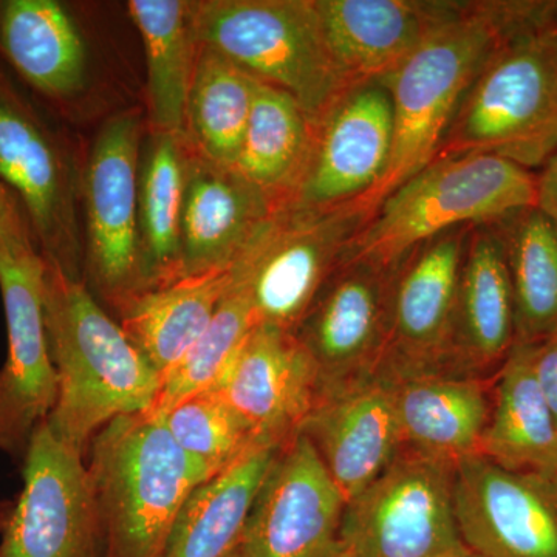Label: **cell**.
I'll return each mask as SVG.
<instances>
[{
	"label": "cell",
	"instance_id": "cell-1",
	"mask_svg": "<svg viewBox=\"0 0 557 557\" xmlns=\"http://www.w3.org/2000/svg\"><path fill=\"white\" fill-rule=\"evenodd\" d=\"M44 314L58 380L57 403L47 423L84 453L110 421L152 408L160 375L106 313L83 277L47 263Z\"/></svg>",
	"mask_w": 557,
	"mask_h": 557
},
{
	"label": "cell",
	"instance_id": "cell-2",
	"mask_svg": "<svg viewBox=\"0 0 557 557\" xmlns=\"http://www.w3.org/2000/svg\"><path fill=\"white\" fill-rule=\"evenodd\" d=\"M87 472L101 557H164L180 512L207 482L148 410L115 418L91 438Z\"/></svg>",
	"mask_w": 557,
	"mask_h": 557
},
{
	"label": "cell",
	"instance_id": "cell-3",
	"mask_svg": "<svg viewBox=\"0 0 557 557\" xmlns=\"http://www.w3.org/2000/svg\"><path fill=\"white\" fill-rule=\"evenodd\" d=\"M537 207V172L493 153L438 156L380 201L346 255L395 269L446 231L493 225Z\"/></svg>",
	"mask_w": 557,
	"mask_h": 557
},
{
	"label": "cell",
	"instance_id": "cell-4",
	"mask_svg": "<svg viewBox=\"0 0 557 557\" xmlns=\"http://www.w3.org/2000/svg\"><path fill=\"white\" fill-rule=\"evenodd\" d=\"M482 152L539 171L557 152V28L504 38L472 81L442 152Z\"/></svg>",
	"mask_w": 557,
	"mask_h": 557
},
{
	"label": "cell",
	"instance_id": "cell-5",
	"mask_svg": "<svg viewBox=\"0 0 557 557\" xmlns=\"http://www.w3.org/2000/svg\"><path fill=\"white\" fill-rule=\"evenodd\" d=\"M502 39L487 0L465 2L458 20L380 81L394 106V145L373 208L437 159L465 95Z\"/></svg>",
	"mask_w": 557,
	"mask_h": 557
},
{
	"label": "cell",
	"instance_id": "cell-6",
	"mask_svg": "<svg viewBox=\"0 0 557 557\" xmlns=\"http://www.w3.org/2000/svg\"><path fill=\"white\" fill-rule=\"evenodd\" d=\"M197 38L318 120L351 86L330 53L314 0H199Z\"/></svg>",
	"mask_w": 557,
	"mask_h": 557
},
{
	"label": "cell",
	"instance_id": "cell-7",
	"mask_svg": "<svg viewBox=\"0 0 557 557\" xmlns=\"http://www.w3.org/2000/svg\"><path fill=\"white\" fill-rule=\"evenodd\" d=\"M368 203L325 209H278L233 265L258 325L293 333L325 282L372 218Z\"/></svg>",
	"mask_w": 557,
	"mask_h": 557
},
{
	"label": "cell",
	"instance_id": "cell-8",
	"mask_svg": "<svg viewBox=\"0 0 557 557\" xmlns=\"http://www.w3.org/2000/svg\"><path fill=\"white\" fill-rule=\"evenodd\" d=\"M0 182L20 205L47 265L83 277L84 245L75 159L0 70Z\"/></svg>",
	"mask_w": 557,
	"mask_h": 557
},
{
	"label": "cell",
	"instance_id": "cell-9",
	"mask_svg": "<svg viewBox=\"0 0 557 557\" xmlns=\"http://www.w3.org/2000/svg\"><path fill=\"white\" fill-rule=\"evenodd\" d=\"M456 465L403 448L347 502L339 547L347 557H461L454 509Z\"/></svg>",
	"mask_w": 557,
	"mask_h": 557
},
{
	"label": "cell",
	"instance_id": "cell-10",
	"mask_svg": "<svg viewBox=\"0 0 557 557\" xmlns=\"http://www.w3.org/2000/svg\"><path fill=\"white\" fill-rule=\"evenodd\" d=\"M143 119L138 109L110 116L91 145L81 175L86 214L84 277L95 296L116 310L145 292L138 234V166Z\"/></svg>",
	"mask_w": 557,
	"mask_h": 557
},
{
	"label": "cell",
	"instance_id": "cell-11",
	"mask_svg": "<svg viewBox=\"0 0 557 557\" xmlns=\"http://www.w3.org/2000/svg\"><path fill=\"white\" fill-rule=\"evenodd\" d=\"M392 145L391 94L380 81L351 84L313 121L309 159L281 209L338 208L359 201L373 208Z\"/></svg>",
	"mask_w": 557,
	"mask_h": 557
},
{
	"label": "cell",
	"instance_id": "cell-12",
	"mask_svg": "<svg viewBox=\"0 0 557 557\" xmlns=\"http://www.w3.org/2000/svg\"><path fill=\"white\" fill-rule=\"evenodd\" d=\"M24 454V485L3 527L0 557H101L84 453L46 420Z\"/></svg>",
	"mask_w": 557,
	"mask_h": 557
},
{
	"label": "cell",
	"instance_id": "cell-13",
	"mask_svg": "<svg viewBox=\"0 0 557 557\" xmlns=\"http://www.w3.org/2000/svg\"><path fill=\"white\" fill-rule=\"evenodd\" d=\"M395 269L344 256L293 332L317 366L321 394L379 372L391 343Z\"/></svg>",
	"mask_w": 557,
	"mask_h": 557
},
{
	"label": "cell",
	"instance_id": "cell-14",
	"mask_svg": "<svg viewBox=\"0 0 557 557\" xmlns=\"http://www.w3.org/2000/svg\"><path fill=\"white\" fill-rule=\"evenodd\" d=\"M46 263L35 244L0 245L9 354L0 369V449L24 454L58 395L44 314Z\"/></svg>",
	"mask_w": 557,
	"mask_h": 557
},
{
	"label": "cell",
	"instance_id": "cell-15",
	"mask_svg": "<svg viewBox=\"0 0 557 557\" xmlns=\"http://www.w3.org/2000/svg\"><path fill=\"white\" fill-rule=\"evenodd\" d=\"M346 498L304 434L278 449L245 523L242 557H332Z\"/></svg>",
	"mask_w": 557,
	"mask_h": 557
},
{
	"label": "cell",
	"instance_id": "cell-16",
	"mask_svg": "<svg viewBox=\"0 0 557 557\" xmlns=\"http://www.w3.org/2000/svg\"><path fill=\"white\" fill-rule=\"evenodd\" d=\"M454 509L472 555L557 557V478L469 457L456 468Z\"/></svg>",
	"mask_w": 557,
	"mask_h": 557
},
{
	"label": "cell",
	"instance_id": "cell-17",
	"mask_svg": "<svg viewBox=\"0 0 557 557\" xmlns=\"http://www.w3.org/2000/svg\"><path fill=\"white\" fill-rule=\"evenodd\" d=\"M471 230L446 231L399 260L392 292L391 343L380 368L384 372L456 373L454 321Z\"/></svg>",
	"mask_w": 557,
	"mask_h": 557
},
{
	"label": "cell",
	"instance_id": "cell-18",
	"mask_svg": "<svg viewBox=\"0 0 557 557\" xmlns=\"http://www.w3.org/2000/svg\"><path fill=\"white\" fill-rule=\"evenodd\" d=\"M214 388L247 424L256 445L282 448L300 434L321 381L293 333L258 325Z\"/></svg>",
	"mask_w": 557,
	"mask_h": 557
},
{
	"label": "cell",
	"instance_id": "cell-19",
	"mask_svg": "<svg viewBox=\"0 0 557 557\" xmlns=\"http://www.w3.org/2000/svg\"><path fill=\"white\" fill-rule=\"evenodd\" d=\"M300 434L313 443L346 502L386 471L403 449L386 373L322 392Z\"/></svg>",
	"mask_w": 557,
	"mask_h": 557
},
{
	"label": "cell",
	"instance_id": "cell-20",
	"mask_svg": "<svg viewBox=\"0 0 557 557\" xmlns=\"http://www.w3.org/2000/svg\"><path fill=\"white\" fill-rule=\"evenodd\" d=\"M330 53L351 83L381 81L463 14L449 0H314Z\"/></svg>",
	"mask_w": 557,
	"mask_h": 557
},
{
	"label": "cell",
	"instance_id": "cell-21",
	"mask_svg": "<svg viewBox=\"0 0 557 557\" xmlns=\"http://www.w3.org/2000/svg\"><path fill=\"white\" fill-rule=\"evenodd\" d=\"M276 212V205L258 186L233 168L205 159L188 145L182 214L183 276L231 269Z\"/></svg>",
	"mask_w": 557,
	"mask_h": 557
},
{
	"label": "cell",
	"instance_id": "cell-22",
	"mask_svg": "<svg viewBox=\"0 0 557 557\" xmlns=\"http://www.w3.org/2000/svg\"><path fill=\"white\" fill-rule=\"evenodd\" d=\"M384 373L394 388L403 448L456 467L480 456L493 412L496 375Z\"/></svg>",
	"mask_w": 557,
	"mask_h": 557
},
{
	"label": "cell",
	"instance_id": "cell-23",
	"mask_svg": "<svg viewBox=\"0 0 557 557\" xmlns=\"http://www.w3.org/2000/svg\"><path fill=\"white\" fill-rule=\"evenodd\" d=\"M515 346V298L500 234L494 223L472 226L454 321V372L490 379Z\"/></svg>",
	"mask_w": 557,
	"mask_h": 557
},
{
	"label": "cell",
	"instance_id": "cell-24",
	"mask_svg": "<svg viewBox=\"0 0 557 557\" xmlns=\"http://www.w3.org/2000/svg\"><path fill=\"white\" fill-rule=\"evenodd\" d=\"M0 54L47 100L67 102L86 89L87 44L75 17L57 0H2Z\"/></svg>",
	"mask_w": 557,
	"mask_h": 557
},
{
	"label": "cell",
	"instance_id": "cell-25",
	"mask_svg": "<svg viewBox=\"0 0 557 557\" xmlns=\"http://www.w3.org/2000/svg\"><path fill=\"white\" fill-rule=\"evenodd\" d=\"M480 456L511 471L557 478V426L533 369V344H516L496 373Z\"/></svg>",
	"mask_w": 557,
	"mask_h": 557
},
{
	"label": "cell",
	"instance_id": "cell-26",
	"mask_svg": "<svg viewBox=\"0 0 557 557\" xmlns=\"http://www.w3.org/2000/svg\"><path fill=\"white\" fill-rule=\"evenodd\" d=\"M231 281L233 267L183 276L120 307V327L160 380L203 335Z\"/></svg>",
	"mask_w": 557,
	"mask_h": 557
},
{
	"label": "cell",
	"instance_id": "cell-27",
	"mask_svg": "<svg viewBox=\"0 0 557 557\" xmlns=\"http://www.w3.org/2000/svg\"><path fill=\"white\" fill-rule=\"evenodd\" d=\"M188 145L180 134L149 131L139 150L138 234L145 292L183 277L182 214Z\"/></svg>",
	"mask_w": 557,
	"mask_h": 557
},
{
	"label": "cell",
	"instance_id": "cell-28",
	"mask_svg": "<svg viewBox=\"0 0 557 557\" xmlns=\"http://www.w3.org/2000/svg\"><path fill=\"white\" fill-rule=\"evenodd\" d=\"M127 9L145 46L149 131L183 135L200 50L194 2L131 0Z\"/></svg>",
	"mask_w": 557,
	"mask_h": 557
},
{
	"label": "cell",
	"instance_id": "cell-29",
	"mask_svg": "<svg viewBox=\"0 0 557 557\" xmlns=\"http://www.w3.org/2000/svg\"><path fill=\"white\" fill-rule=\"evenodd\" d=\"M281 448L255 446L201 483L180 512L164 557H230Z\"/></svg>",
	"mask_w": 557,
	"mask_h": 557
},
{
	"label": "cell",
	"instance_id": "cell-30",
	"mask_svg": "<svg viewBox=\"0 0 557 557\" xmlns=\"http://www.w3.org/2000/svg\"><path fill=\"white\" fill-rule=\"evenodd\" d=\"M313 139V120L284 90L260 83L233 170L258 186L277 211L298 185Z\"/></svg>",
	"mask_w": 557,
	"mask_h": 557
},
{
	"label": "cell",
	"instance_id": "cell-31",
	"mask_svg": "<svg viewBox=\"0 0 557 557\" xmlns=\"http://www.w3.org/2000/svg\"><path fill=\"white\" fill-rule=\"evenodd\" d=\"M258 84L220 51L200 44L183 127L189 148L212 163L233 168Z\"/></svg>",
	"mask_w": 557,
	"mask_h": 557
},
{
	"label": "cell",
	"instance_id": "cell-32",
	"mask_svg": "<svg viewBox=\"0 0 557 557\" xmlns=\"http://www.w3.org/2000/svg\"><path fill=\"white\" fill-rule=\"evenodd\" d=\"M515 298L516 344L557 333V226L537 207L494 223Z\"/></svg>",
	"mask_w": 557,
	"mask_h": 557
},
{
	"label": "cell",
	"instance_id": "cell-33",
	"mask_svg": "<svg viewBox=\"0 0 557 557\" xmlns=\"http://www.w3.org/2000/svg\"><path fill=\"white\" fill-rule=\"evenodd\" d=\"M256 327L251 304L233 278L203 335L161 376L159 394L148 412L164 416L182 399L214 387Z\"/></svg>",
	"mask_w": 557,
	"mask_h": 557
},
{
	"label": "cell",
	"instance_id": "cell-34",
	"mask_svg": "<svg viewBox=\"0 0 557 557\" xmlns=\"http://www.w3.org/2000/svg\"><path fill=\"white\" fill-rule=\"evenodd\" d=\"M161 417L172 438L203 471L207 482L259 446L247 424L214 387L182 399Z\"/></svg>",
	"mask_w": 557,
	"mask_h": 557
},
{
	"label": "cell",
	"instance_id": "cell-35",
	"mask_svg": "<svg viewBox=\"0 0 557 557\" xmlns=\"http://www.w3.org/2000/svg\"><path fill=\"white\" fill-rule=\"evenodd\" d=\"M533 369L557 426V333L533 344Z\"/></svg>",
	"mask_w": 557,
	"mask_h": 557
},
{
	"label": "cell",
	"instance_id": "cell-36",
	"mask_svg": "<svg viewBox=\"0 0 557 557\" xmlns=\"http://www.w3.org/2000/svg\"><path fill=\"white\" fill-rule=\"evenodd\" d=\"M16 244H35V240L20 205L0 182V245Z\"/></svg>",
	"mask_w": 557,
	"mask_h": 557
},
{
	"label": "cell",
	"instance_id": "cell-37",
	"mask_svg": "<svg viewBox=\"0 0 557 557\" xmlns=\"http://www.w3.org/2000/svg\"><path fill=\"white\" fill-rule=\"evenodd\" d=\"M537 208L557 226V152L537 172Z\"/></svg>",
	"mask_w": 557,
	"mask_h": 557
},
{
	"label": "cell",
	"instance_id": "cell-38",
	"mask_svg": "<svg viewBox=\"0 0 557 557\" xmlns=\"http://www.w3.org/2000/svg\"><path fill=\"white\" fill-rule=\"evenodd\" d=\"M332 557H347L346 553H344V549L339 547H336L335 553H333Z\"/></svg>",
	"mask_w": 557,
	"mask_h": 557
},
{
	"label": "cell",
	"instance_id": "cell-39",
	"mask_svg": "<svg viewBox=\"0 0 557 557\" xmlns=\"http://www.w3.org/2000/svg\"><path fill=\"white\" fill-rule=\"evenodd\" d=\"M461 557H480V556H475V555H472V553L467 552V553H465V555H463V556H461Z\"/></svg>",
	"mask_w": 557,
	"mask_h": 557
},
{
	"label": "cell",
	"instance_id": "cell-40",
	"mask_svg": "<svg viewBox=\"0 0 557 557\" xmlns=\"http://www.w3.org/2000/svg\"><path fill=\"white\" fill-rule=\"evenodd\" d=\"M230 557H242V556L239 555V552H237V549H236V552H234L233 555H231Z\"/></svg>",
	"mask_w": 557,
	"mask_h": 557
}]
</instances>
